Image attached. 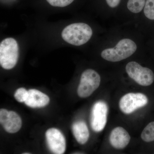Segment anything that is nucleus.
I'll list each match as a JSON object with an SVG mask.
<instances>
[{
	"instance_id": "nucleus-5",
	"label": "nucleus",
	"mask_w": 154,
	"mask_h": 154,
	"mask_svg": "<svg viewBox=\"0 0 154 154\" xmlns=\"http://www.w3.org/2000/svg\"><path fill=\"white\" fill-rule=\"evenodd\" d=\"M125 70L130 78L141 86H149L154 82V74L152 70L141 66L136 62L128 63Z\"/></svg>"
},
{
	"instance_id": "nucleus-8",
	"label": "nucleus",
	"mask_w": 154,
	"mask_h": 154,
	"mask_svg": "<svg viewBox=\"0 0 154 154\" xmlns=\"http://www.w3.org/2000/svg\"><path fill=\"white\" fill-rule=\"evenodd\" d=\"M46 141L51 151L55 154H62L66 149V142L63 135L55 128L48 130L45 133Z\"/></svg>"
},
{
	"instance_id": "nucleus-9",
	"label": "nucleus",
	"mask_w": 154,
	"mask_h": 154,
	"mask_svg": "<svg viewBox=\"0 0 154 154\" xmlns=\"http://www.w3.org/2000/svg\"><path fill=\"white\" fill-rule=\"evenodd\" d=\"M131 137L123 128L117 127L112 131L109 137L111 146L114 148L122 149L126 147L129 143Z\"/></svg>"
},
{
	"instance_id": "nucleus-15",
	"label": "nucleus",
	"mask_w": 154,
	"mask_h": 154,
	"mask_svg": "<svg viewBox=\"0 0 154 154\" xmlns=\"http://www.w3.org/2000/svg\"><path fill=\"white\" fill-rule=\"evenodd\" d=\"M144 14L148 19L154 20V0H146L144 8Z\"/></svg>"
},
{
	"instance_id": "nucleus-14",
	"label": "nucleus",
	"mask_w": 154,
	"mask_h": 154,
	"mask_svg": "<svg viewBox=\"0 0 154 154\" xmlns=\"http://www.w3.org/2000/svg\"><path fill=\"white\" fill-rule=\"evenodd\" d=\"M142 139L146 142L154 141V122H150L146 126L141 134Z\"/></svg>"
},
{
	"instance_id": "nucleus-7",
	"label": "nucleus",
	"mask_w": 154,
	"mask_h": 154,
	"mask_svg": "<svg viewBox=\"0 0 154 154\" xmlns=\"http://www.w3.org/2000/svg\"><path fill=\"white\" fill-rule=\"evenodd\" d=\"M108 111V106L104 101H98L93 106L91 112V124L92 129L95 132H100L105 128Z\"/></svg>"
},
{
	"instance_id": "nucleus-16",
	"label": "nucleus",
	"mask_w": 154,
	"mask_h": 154,
	"mask_svg": "<svg viewBox=\"0 0 154 154\" xmlns=\"http://www.w3.org/2000/svg\"><path fill=\"white\" fill-rule=\"evenodd\" d=\"M28 96V91L25 88H20L17 89L14 94V97L18 102H25Z\"/></svg>"
},
{
	"instance_id": "nucleus-10",
	"label": "nucleus",
	"mask_w": 154,
	"mask_h": 154,
	"mask_svg": "<svg viewBox=\"0 0 154 154\" xmlns=\"http://www.w3.org/2000/svg\"><path fill=\"white\" fill-rule=\"evenodd\" d=\"M50 99L46 94L35 89L28 91V96L25 105L32 108L44 107L49 103Z\"/></svg>"
},
{
	"instance_id": "nucleus-12",
	"label": "nucleus",
	"mask_w": 154,
	"mask_h": 154,
	"mask_svg": "<svg viewBox=\"0 0 154 154\" xmlns=\"http://www.w3.org/2000/svg\"><path fill=\"white\" fill-rule=\"evenodd\" d=\"M22 125V119L19 116L13 111H9V115L2 125L7 132L15 133L18 132Z\"/></svg>"
},
{
	"instance_id": "nucleus-13",
	"label": "nucleus",
	"mask_w": 154,
	"mask_h": 154,
	"mask_svg": "<svg viewBox=\"0 0 154 154\" xmlns=\"http://www.w3.org/2000/svg\"><path fill=\"white\" fill-rule=\"evenodd\" d=\"M146 0H128L127 8L130 12L134 14L140 13L144 8Z\"/></svg>"
},
{
	"instance_id": "nucleus-4",
	"label": "nucleus",
	"mask_w": 154,
	"mask_h": 154,
	"mask_svg": "<svg viewBox=\"0 0 154 154\" xmlns=\"http://www.w3.org/2000/svg\"><path fill=\"white\" fill-rule=\"evenodd\" d=\"M101 77L96 71L88 69L83 72L77 93L81 98H87L97 90L100 85Z\"/></svg>"
},
{
	"instance_id": "nucleus-1",
	"label": "nucleus",
	"mask_w": 154,
	"mask_h": 154,
	"mask_svg": "<svg viewBox=\"0 0 154 154\" xmlns=\"http://www.w3.org/2000/svg\"><path fill=\"white\" fill-rule=\"evenodd\" d=\"M93 35L92 28L85 23H73L63 30L62 37L65 41L75 46H80L88 42Z\"/></svg>"
},
{
	"instance_id": "nucleus-2",
	"label": "nucleus",
	"mask_w": 154,
	"mask_h": 154,
	"mask_svg": "<svg viewBox=\"0 0 154 154\" xmlns=\"http://www.w3.org/2000/svg\"><path fill=\"white\" fill-rule=\"evenodd\" d=\"M137 49V45L130 38L119 41L115 47L102 51L101 55L105 60L116 62L125 59L132 55Z\"/></svg>"
},
{
	"instance_id": "nucleus-17",
	"label": "nucleus",
	"mask_w": 154,
	"mask_h": 154,
	"mask_svg": "<svg viewBox=\"0 0 154 154\" xmlns=\"http://www.w3.org/2000/svg\"><path fill=\"white\" fill-rule=\"evenodd\" d=\"M51 5L63 8L70 5L74 0H46Z\"/></svg>"
},
{
	"instance_id": "nucleus-18",
	"label": "nucleus",
	"mask_w": 154,
	"mask_h": 154,
	"mask_svg": "<svg viewBox=\"0 0 154 154\" xmlns=\"http://www.w3.org/2000/svg\"><path fill=\"white\" fill-rule=\"evenodd\" d=\"M9 111L5 109L0 110V122L2 125L5 122L9 115Z\"/></svg>"
},
{
	"instance_id": "nucleus-11",
	"label": "nucleus",
	"mask_w": 154,
	"mask_h": 154,
	"mask_svg": "<svg viewBox=\"0 0 154 154\" xmlns=\"http://www.w3.org/2000/svg\"><path fill=\"white\" fill-rule=\"evenodd\" d=\"M72 130L77 142L80 144H85L89 139L90 133L85 122H76L72 126Z\"/></svg>"
},
{
	"instance_id": "nucleus-19",
	"label": "nucleus",
	"mask_w": 154,
	"mask_h": 154,
	"mask_svg": "<svg viewBox=\"0 0 154 154\" xmlns=\"http://www.w3.org/2000/svg\"><path fill=\"white\" fill-rule=\"evenodd\" d=\"M107 5L111 8H115L119 5L121 0H106Z\"/></svg>"
},
{
	"instance_id": "nucleus-20",
	"label": "nucleus",
	"mask_w": 154,
	"mask_h": 154,
	"mask_svg": "<svg viewBox=\"0 0 154 154\" xmlns=\"http://www.w3.org/2000/svg\"><path fill=\"white\" fill-rule=\"evenodd\" d=\"M24 154H30V153H23Z\"/></svg>"
},
{
	"instance_id": "nucleus-6",
	"label": "nucleus",
	"mask_w": 154,
	"mask_h": 154,
	"mask_svg": "<svg viewBox=\"0 0 154 154\" xmlns=\"http://www.w3.org/2000/svg\"><path fill=\"white\" fill-rule=\"evenodd\" d=\"M148 99L141 93H129L122 96L119 100L120 110L125 114L133 113L136 110L147 104Z\"/></svg>"
},
{
	"instance_id": "nucleus-3",
	"label": "nucleus",
	"mask_w": 154,
	"mask_h": 154,
	"mask_svg": "<svg viewBox=\"0 0 154 154\" xmlns=\"http://www.w3.org/2000/svg\"><path fill=\"white\" fill-rule=\"evenodd\" d=\"M19 57V45L14 38H8L2 41L0 44V64L3 69L14 68Z\"/></svg>"
}]
</instances>
